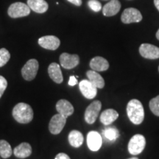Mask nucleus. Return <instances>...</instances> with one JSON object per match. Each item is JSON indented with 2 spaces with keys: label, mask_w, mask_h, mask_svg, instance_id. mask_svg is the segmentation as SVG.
Wrapping results in <instances>:
<instances>
[{
  "label": "nucleus",
  "mask_w": 159,
  "mask_h": 159,
  "mask_svg": "<svg viewBox=\"0 0 159 159\" xmlns=\"http://www.w3.org/2000/svg\"><path fill=\"white\" fill-rule=\"evenodd\" d=\"M127 114L133 124H142L144 119V110L142 102L138 99H131L127 105Z\"/></svg>",
  "instance_id": "obj_1"
},
{
  "label": "nucleus",
  "mask_w": 159,
  "mask_h": 159,
  "mask_svg": "<svg viewBox=\"0 0 159 159\" xmlns=\"http://www.w3.org/2000/svg\"><path fill=\"white\" fill-rule=\"evenodd\" d=\"M33 111L31 106L27 103H18L13 108V116L19 123L27 124L33 119Z\"/></svg>",
  "instance_id": "obj_2"
},
{
  "label": "nucleus",
  "mask_w": 159,
  "mask_h": 159,
  "mask_svg": "<svg viewBox=\"0 0 159 159\" xmlns=\"http://www.w3.org/2000/svg\"><path fill=\"white\" fill-rule=\"evenodd\" d=\"M146 145V139L141 134L135 135L128 143V151L131 155L136 156L142 153Z\"/></svg>",
  "instance_id": "obj_3"
},
{
  "label": "nucleus",
  "mask_w": 159,
  "mask_h": 159,
  "mask_svg": "<svg viewBox=\"0 0 159 159\" xmlns=\"http://www.w3.org/2000/svg\"><path fill=\"white\" fill-rule=\"evenodd\" d=\"M101 108H102V103L100 101L95 100L93 102H91L87 107L86 110L85 111L84 117L85 122L89 125L94 124L99 116Z\"/></svg>",
  "instance_id": "obj_4"
},
{
  "label": "nucleus",
  "mask_w": 159,
  "mask_h": 159,
  "mask_svg": "<svg viewBox=\"0 0 159 159\" xmlns=\"http://www.w3.org/2000/svg\"><path fill=\"white\" fill-rule=\"evenodd\" d=\"M39 64L37 60L30 59L25 63L21 69V75L27 81H31L36 77Z\"/></svg>",
  "instance_id": "obj_5"
},
{
  "label": "nucleus",
  "mask_w": 159,
  "mask_h": 159,
  "mask_svg": "<svg viewBox=\"0 0 159 159\" xmlns=\"http://www.w3.org/2000/svg\"><path fill=\"white\" fill-rule=\"evenodd\" d=\"M7 13L10 17L16 19L19 17H25L30 15V8L27 5L22 2H15L10 6Z\"/></svg>",
  "instance_id": "obj_6"
},
{
  "label": "nucleus",
  "mask_w": 159,
  "mask_h": 159,
  "mask_svg": "<svg viewBox=\"0 0 159 159\" xmlns=\"http://www.w3.org/2000/svg\"><path fill=\"white\" fill-rule=\"evenodd\" d=\"M121 20L124 24L138 23L142 20V15L141 12L134 7H129L123 11Z\"/></svg>",
  "instance_id": "obj_7"
},
{
  "label": "nucleus",
  "mask_w": 159,
  "mask_h": 159,
  "mask_svg": "<svg viewBox=\"0 0 159 159\" xmlns=\"http://www.w3.org/2000/svg\"><path fill=\"white\" fill-rule=\"evenodd\" d=\"M66 118L60 114H55L52 117L49 124V130L52 134H59L64 128Z\"/></svg>",
  "instance_id": "obj_8"
},
{
  "label": "nucleus",
  "mask_w": 159,
  "mask_h": 159,
  "mask_svg": "<svg viewBox=\"0 0 159 159\" xmlns=\"http://www.w3.org/2000/svg\"><path fill=\"white\" fill-rule=\"evenodd\" d=\"M139 53L144 58L158 59L159 58V47L150 43H142L139 47Z\"/></svg>",
  "instance_id": "obj_9"
},
{
  "label": "nucleus",
  "mask_w": 159,
  "mask_h": 159,
  "mask_svg": "<svg viewBox=\"0 0 159 159\" xmlns=\"http://www.w3.org/2000/svg\"><path fill=\"white\" fill-rule=\"evenodd\" d=\"M39 44L44 49L55 50L60 47L61 41L55 35H45L39 39Z\"/></svg>",
  "instance_id": "obj_10"
},
{
  "label": "nucleus",
  "mask_w": 159,
  "mask_h": 159,
  "mask_svg": "<svg viewBox=\"0 0 159 159\" xmlns=\"http://www.w3.org/2000/svg\"><path fill=\"white\" fill-rule=\"evenodd\" d=\"M60 63L64 69H71L76 67L80 63V57L77 55H70L63 52L60 56Z\"/></svg>",
  "instance_id": "obj_11"
},
{
  "label": "nucleus",
  "mask_w": 159,
  "mask_h": 159,
  "mask_svg": "<svg viewBox=\"0 0 159 159\" xmlns=\"http://www.w3.org/2000/svg\"><path fill=\"white\" fill-rule=\"evenodd\" d=\"M80 90L85 98L94 99L97 94V88L89 80H83L79 84Z\"/></svg>",
  "instance_id": "obj_12"
},
{
  "label": "nucleus",
  "mask_w": 159,
  "mask_h": 159,
  "mask_svg": "<svg viewBox=\"0 0 159 159\" xmlns=\"http://www.w3.org/2000/svg\"><path fill=\"white\" fill-rule=\"evenodd\" d=\"M102 139L100 134L97 131H90L87 135V145L91 151H98L101 148Z\"/></svg>",
  "instance_id": "obj_13"
},
{
  "label": "nucleus",
  "mask_w": 159,
  "mask_h": 159,
  "mask_svg": "<svg viewBox=\"0 0 159 159\" xmlns=\"http://www.w3.org/2000/svg\"><path fill=\"white\" fill-rule=\"evenodd\" d=\"M56 110L58 114L67 118L74 113V107L66 99H60L56 104Z\"/></svg>",
  "instance_id": "obj_14"
},
{
  "label": "nucleus",
  "mask_w": 159,
  "mask_h": 159,
  "mask_svg": "<svg viewBox=\"0 0 159 159\" xmlns=\"http://www.w3.org/2000/svg\"><path fill=\"white\" fill-rule=\"evenodd\" d=\"M90 67L95 71H104L109 68V63L106 59L102 57H95L91 60Z\"/></svg>",
  "instance_id": "obj_15"
},
{
  "label": "nucleus",
  "mask_w": 159,
  "mask_h": 159,
  "mask_svg": "<svg viewBox=\"0 0 159 159\" xmlns=\"http://www.w3.org/2000/svg\"><path fill=\"white\" fill-rule=\"evenodd\" d=\"M120 9V2L118 0H111L102 7V13L105 16H113L117 14Z\"/></svg>",
  "instance_id": "obj_16"
},
{
  "label": "nucleus",
  "mask_w": 159,
  "mask_h": 159,
  "mask_svg": "<svg viewBox=\"0 0 159 159\" xmlns=\"http://www.w3.org/2000/svg\"><path fill=\"white\" fill-rule=\"evenodd\" d=\"M48 73L50 78L56 83H61L63 82V75L61 67L56 63H52L48 67Z\"/></svg>",
  "instance_id": "obj_17"
},
{
  "label": "nucleus",
  "mask_w": 159,
  "mask_h": 159,
  "mask_svg": "<svg viewBox=\"0 0 159 159\" xmlns=\"http://www.w3.org/2000/svg\"><path fill=\"white\" fill-rule=\"evenodd\" d=\"M27 5L35 13H43L49 8V5L45 0H27Z\"/></svg>",
  "instance_id": "obj_18"
},
{
  "label": "nucleus",
  "mask_w": 159,
  "mask_h": 159,
  "mask_svg": "<svg viewBox=\"0 0 159 159\" xmlns=\"http://www.w3.org/2000/svg\"><path fill=\"white\" fill-rule=\"evenodd\" d=\"M119 117V114L114 109H107L100 115V122L104 125H109L116 121Z\"/></svg>",
  "instance_id": "obj_19"
},
{
  "label": "nucleus",
  "mask_w": 159,
  "mask_h": 159,
  "mask_svg": "<svg viewBox=\"0 0 159 159\" xmlns=\"http://www.w3.org/2000/svg\"><path fill=\"white\" fill-rule=\"evenodd\" d=\"M13 153L15 156L19 158H25L29 157L32 154L31 145L29 143L23 142L20 144L19 146L13 150Z\"/></svg>",
  "instance_id": "obj_20"
},
{
  "label": "nucleus",
  "mask_w": 159,
  "mask_h": 159,
  "mask_svg": "<svg viewBox=\"0 0 159 159\" xmlns=\"http://www.w3.org/2000/svg\"><path fill=\"white\" fill-rule=\"evenodd\" d=\"M88 80L97 89H102L105 86V80L99 73L94 70H89L86 72Z\"/></svg>",
  "instance_id": "obj_21"
},
{
  "label": "nucleus",
  "mask_w": 159,
  "mask_h": 159,
  "mask_svg": "<svg viewBox=\"0 0 159 159\" xmlns=\"http://www.w3.org/2000/svg\"><path fill=\"white\" fill-rule=\"evenodd\" d=\"M83 135L78 130H72L69 134V142L73 148H80L83 143Z\"/></svg>",
  "instance_id": "obj_22"
},
{
  "label": "nucleus",
  "mask_w": 159,
  "mask_h": 159,
  "mask_svg": "<svg viewBox=\"0 0 159 159\" xmlns=\"http://www.w3.org/2000/svg\"><path fill=\"white\" fill-rule=\"evenodd\" d=\"M12 151L11 146L7 141L0 140V156L3 158H8L11 156Z\"/></svg>",
  "instance_id": "obj_23"
},
{
  "label": "nucleus",
  "mask_w": 159,
  "mask_h": 159,
  "mask_svg": "<svg viewBox=\"0 0 159 159\" xmlns=\"http://www.w3.org/2000/svg\"><path fill=\"white\" fill-rule=\"evenodd\" d=\"M103 135H104L105 139L111 141V142H114L116 139L119 138V130L114 127H108L103 130Z\"/></svg>",
  "instance_id": "obj_24"
},
{
  "label": "nucleus",
  "mask_w": 159,
  "mask_h": 159,
  "mask_svg": "<svg viewBox=\"0 0 159 159\" xmlns=\"http://www.w3.org/2000/svg\"><path fill=\"white\" fill-rule=\"evenodd\" d=\"M149 106L152 114L159 116V95L151 99L149 103Z\"/></svg>",
  "instance_id": "obj_25"
},
{
  "label": "nucleus",
  "mask_w": 159,
  "mask_h": 159,
  "mask_svg": "<svg viewBox=\"0 0 159 159\" xmlns=\"http://www.w3.org/2000/svg\"><path fill=\"white\" fill-rule=\"evenodd\" d=\"M11 58V54L9 51L5 48L0 49V67H2L8 62Z\"/></svg>",
  "instance_id": "obj_26"
},
{
  "label": "nucleus",
  "mask_w": 159,
  "mask_h": 159,
  "mask_svg": "<svg viewBox=\"0 0 159 159\" xmlns=\"http://www.w3.org/2000/svg\"><path fill=\"white\" fill-rule=\"evenodd\" d=\"M88 5L93 11L99 12L102 10V4H101L98 0H89L88 2Z\"/></svg>",
  "instance_id": "obj_27"
},
{
  "label": "nucleus",
  "mask_w": 159,
  "mask_h": 159,
  "mask_svg": "<svg viewBox=\"0 0 159 159\" xmlns=\"http://www.w3.org/2000/svg\"><path fill=\"white\" fill-rule=\"evenodd\" d=\"M7 86V81L3 76L0 75V98H1L2 94L5 92V89Z\"/></svg>",
  "instance_id": "obj_28"
},
{
  "label": "nucleus",
  "mask_w": 159,
  "mask_h": 159,
  "mask_svg": "<svg viewBox=\"0 0 159 159\" xmlns=\"http://www.w3.org/2000/svg\"><path fill=\"white\" fill-rule=\"evenodd\" d=\"M77 84V80L75 76H71L69 77V85H71V86H74V85Z\"/></svg>",
  "instance_id": "obj_29"
},
{
  "label": "nucleus",
  "mask_w": 159,
  "mask_h": 159,
  "mask_svg": "<svg viewBox=\"0 0 159 159\" xmlns=\"http://www.w3.org/2000/svg\"><path fill=\"white\" fill-rule=\"evenodd\" d=\"M55 159H71V158H69L68 155L63 153V152H61V153H58L56 156H55Z\"/></svg>",
  "instance_id": "obj_30"
},
{
  "label": "nucleus",
  "mask_w": 159,
  "mask_h": 159,
  "mask_svg": "<svg viewBox=\"0 0 159 159\" xmlns=\"http://www.w3.org/2000/svg\"><path fill=\"white\" fill-rule=\"evenodd\" d=\"M67 1L73 4V5L78 6V7L82 5V0H67Z\"/></svg>",
  "instance_id": "obj_31"
},
{
  "label": "nucleus",
  "mask_w": 159,
  "mask_h": 159,
  "mask_svg": "<svg viewBox=\"0 0 159 159\" xmlns=\"http://www.w3.org/2000/svg\"><path fill=\"white\" fill-rule=\"evenodd\" d=\"M154 4L157 10L159 11V0H154Z\"/></svg>",
  "instance_id": "obj_32"
},
{
  "label": "nucleus",
  "mask_w": 159,
  "mask_h": 159,
  "mask_svg": "<svg viewBox=\"0 0 159 159\" xmlns=\"http://www.w3.org/2000/svg\"><path fill=\"white\" fill-rule=\"evenodd\" d=\"M156 38H157V39L159 40V29L158 30V31H157V33H156Z\"/></svg>",
  "instance_id": "obj_33"
},
{
  "label": "nucleus",
  "mask_w": 159,
  "mask_h": 159,
  "mask_svg": "<svg viewBox=\"0 0 159 159\" xmlns=\"http://www.w3.org/2000/svg\"><path fill=\"white\" fill-rule=\"evenodd\" d=\"M130 159H138L137 158H130Z\"/></svg>",
  "instance_id": "obj_34"
},
{
  "label": "nucleus",
  "mask_w": 159,
  "mask_h": 159,
  "mask_svg": "<svg viewBox=\"0 0 159 159\" xmlns=\"http://www.w3.org/2000/svg\"><path fill=\"white\" fill-rule=\"evenodd\" d=\"M158 71H159V66H158Z\"/></svg>",
  "instance_id": "obj_35"
},
{
  "label": "nucleus",
  "mask_w": 159,
  "mask_h": 159,
  "mask_svg": "<svg viewBox=\"0 0 159 159\" xmlns=\"http://www.w3.org/2000/svg\"><path fill=\"white\" fill-rule=\"evenodd\" d=\"M103 1H106V0H103Z\"/></svg>",
  "instance_id": "obj_36"
}]
</instances>
